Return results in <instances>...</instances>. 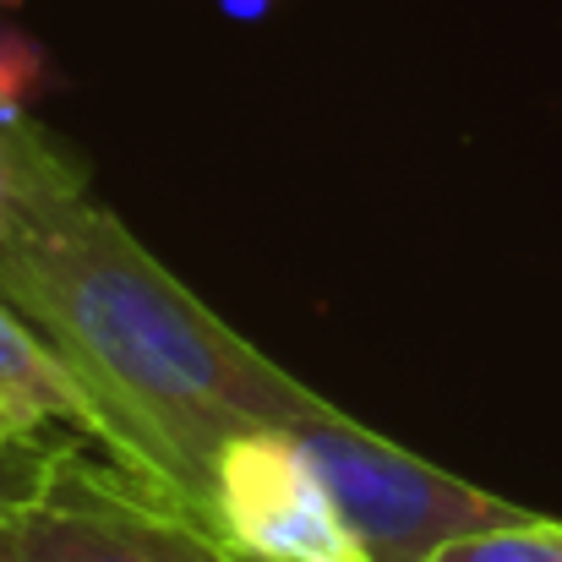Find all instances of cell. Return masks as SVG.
Masks as SVG:
<instances>
[{"instance_id": "6", "label": "cell", "mask_w": 562, "mask_h": 562, "mask_svg": "<svg viewBox=\"0 0 562 562\" xmlns=\"http://www.w3.org/2000/svg\"><path fill=\"white\" fill-rule=\"evenodd\" d=\"M426 562H562V525L558 519L519 514L508 525H492V530H470V536L442 541Z\"/></svg>"}, {"instance_id": "4", "label": "cell", "mask_w": 562, "mask_h": 562, "mask_svg": "<svg viewBox=\"0 0 562 562\" xmlns=\"http://www.w3.org/2000/svg\"><path fill=\"white\" fill-rule=\"evenodd\" d=\"M207 525L246 562H372L317 453L290 426H246L218 448Z\"/></svg>"}, {"instance_id": "7", "label": "cell", "mask_w": 562, "mask_h": 562, "mask_svg": "<svg viewBox=\"0 0 562 562\" xmlns=\"http://www.w3.org/2000/svg\"><path fill=\"white\" fill-rule=\"evenodd\" d=\"M55 442H60V437H55ZM55 442L0 448V519H22V514H27V503H33L38 486H44V470H49Z\"/></svg>"}, {"instance_id": "8", "label": "cell", "mask_w": 562, "mask_h": 562, "mask_svg": "<svg viewBox=\"0 0 562 562\" xmlns=\"http://www.w3.org/2000/svg\"><path fill=\"white\" fill-rule=\"evenodd\" d=\"M0 562H33V558H27V547H22L16 519H0Z\"/></svg>"}, {"instance_id": "1", "label": "cell", "mask_w": 562, "mask_h": 562, "mask_svg": "<svg viewBox=\"0 0 562 562\" xmlns=\"http://www.w3.org/2000/svg\"><path fill=\"white\" fill-rule=\"evenodd\" d=\"M0 295L104 404L115 459L202 519L213 459L235 431H301L328 409L323 393L213 317L93 196L82 159L5 187Z\"/></svg>"}, {"instance_id": "3", "label": "cell", "mask_w": 562, "mask_h": 562, "mask_svg": "<svg viewBox=\"0 0 562 562\" xmlns=\"http://www.w3.org/2000/svg\"><path fill=\"white\" fill-rule=\"evenodd\" d=\"M301 437L317 453L350 530L367 541L372 562H426L453 536L492 530V525L530 514V508L503 503V497L426 464L420 453L387 442L382 431L361 426L339 404L312 415L301 426Z\"/></svg>"}, {"instance_id": "2", "label": "cell", "mask_w": 562, "mask_h": 562, "mask_svg": "<svg viewBox=\"0 0 562 562\" xmlns=\"http://www.w3.org/2000/svg\"><path fill=\"white\" fill-rule=\"evenodd\" d=\"M16 530L33 562H246L176 492L71 431Z\"/></svg>"}, {"instance_id": "5", "label": "cell", "mask_w": 562, "mask_h": 562, "mask_svg": "<svg viewBox=\"0 0 562 562\" xmlns=\"http://www.w3.org/2000/svg\"><path fill=\"white\" fill-rule=\"evenodd\" d=\"M44 431H71L115 453V426L66 356L0 295V448L44 442Z\"/></svg>"}]
</instances>
